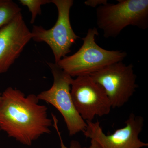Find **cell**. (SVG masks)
<instances>
[{"mask_svg": "<svg viewBox=\"0 0 148 148\" xmlns=\"http://www.w3.org/2000/svg\"><path fill=\"white\" fill-rule=\"evenodd\" d=\"M103 88L112 108H119L129 101L138 88L133 65L122 61L110 64L89 75Z\"/></svg>", "mask_w": 148, "mask_h": 148, "instance_id": "obj_6", "label": "cell"}, {"mask_svg": "<svg viewBox=\"0 0 148 148\" xmlns=\"http://www.w3.org/2000/svg\"><path fill=\"white\" fill-rule=\"evenodd\" d=\"M39 101L35 94L26 96L21 90L7 88L0 101V130L28 146L50 133L52 120L48 117L47 107Z\"/></svg>", "mask_w": 148, "mask_h": 148, "instance_id": "obj_1", "label": "cell"}, {"mask_svg": "<svg viewBox=\"0 0 148 148\" xmlns=\"http://www.w3.org/2000/svg\"><path fill=\"white\" fill-rule=\"evenodd\" d=\"M18 5L11 0H0V29L21 12Z\"/></svg>", "mask_w": 148, "mask_h": 148, "instance_id": "obj_10", "label": "cell"}, {"mask_svg": "<svg viewBox=\"0 0 148 148\" xmlns=\"http://www.w3.org/2000/svg\"><path fill=\"white\" fill-rule=\"evenodd\" d=\"M80 148H102L99 144L95 140H91L90 145L88 147H81Z\"/></svg>", "mask_w": 148, "mask_h": 148, "instance_id": "obj_14", "label": "cell"}, {"mask_svg": "<svg viewBox=\"0 0 148 148\" xmlns=\"http://www.w3.org/2000/svg\"><path fill=\"white\" fill-rule=\"evenodd\" d=\"M19 3L22 5L27 6L32 13L30 23L33 24L38 15L41 13L42 6L51 3V0H20Z\"/></svg>", "mask_w": 148, "mask_h": 148, "instance_id": "obj_11", "label": "cell"}, {"mask_svg": "<svg viewBox=\"0 0 148 148\" xmlns=\"http://www.w3.org/2000/svg\"><path fill=\"white\" fill-rule=\"evenodd\" d=\"M98 35L95 27L88 29L79 49L73 55L66 56L56 64L73 77L90 75L110 64L122 61L126 57L125 51L106 50L99 46L95 40Z\"/></svg>", "mask_w": 148, "mask_h": 148, "instance_id": "obj_2", "label": "cell"}, {"mask_svg": "<svg viewBox=\"0 0 148 148\" xmlns=\"http://www.w3.org/2000/svg\"><path fill=\"white\" fill-rule=\"evenodd\" d=\"M71 92L76 109L85 121L110 112L112 106L105 90L89 75L73 79Z\"/></svg>", "mask_w": 148, "mask_h": 148, "instance_id": "obj_7", "label": "cell"}, {"mask_svg": "<svg viewBox=\"0 0 148 148\" xmlns=\"http://www.w3.org/2000/svg\"><path fill=\"white\" fill-rule=\"evenodd\" d=\"M1 93H0V101H1Z\"/></svg>", "mask_w": 148, "mask_h": 148, "instance_id": "obj_15", "label": "cell"}, {"mask_svg": "<svg viewBox=\"0 0 148 148\" xmlns=\"http://www.w3.org/2000/svg\"><path fill=\"white\" fill-rule=\"evenodd\" d=\"M57 8L58 18L50 29L41 26H33L32 39L36 42L47 44L53 52L55 63L71 52V48L79 37L74 32L71 24L70 10L73 4V0H51Z\"/></svg>", "mask_w": 148, "mask_h": 148, "instance_id": "obj_5", "label": "cell"}, {"mask_svg": "<svg viewBox=\"0 0 148 148\" xmlns=\"http://www.w3.org/2000/svg\"><path fill=\"white\" fill-rule=\"evenodd\" d=\"M32 39L21 12L0 29V74L8 71Z\"/></svg>", "mask_w": 148, "mask_h": 148, "instance_id": "obj_9", "label": "cell"}, {"mask_svg": "<svg viewBox=\"0 0 148 148\" xmlns=\"http://www.w3.org/2000/svg\"><path fill=\"white\" fill-rule=\"evenodd\" d=\"M108 3L107 0H88L84 2L86 5L91 7L95 8Z\"/></svg>", "mask_w": 148, "mask_h": 148, "instance_id": "obj_13", "label": "cell"}, {"mask_svg": "<svg viewBox=\"0 0 148 148\" xmlns=\"http://www.w3.org/2000/svg\"><path fill=\"white\" fill-rule=\"evenodd\" d=\"M53 75V85L49 90L37 95L39 100L55 107L64 118L69 135L73 136L83 132L87 126L74 105L71 95L73 78L56 63L47 62Z\"/></svg>", "mask_w": 148, "mask_h": 148, "instance_id": "obj_4", "label": "cell"}, {"mask_svg": "<svg viewBox=\"0 0 148 148\" xmlns=\"http://www.w3.org/2000/svg\"><path fill=\"white\" fill-rule=\"evenodd\" d=\"M53 116V121H54V127H55L56 131L59 136V139H60V143H61V148H80L81 147L80 144L78 142L76 141H72L71 142V145L69 147H66V145H64V142H63V140H62V138H61V133L60 131H59L58 127V120L56 118L55 116L52 115Z\"/></svg>", "mask_w": 148, "mask_h": 148, "instance_id": "obj_12", "label": "cell"}, {"mask_svg": "<svg viewBox=\"0 0 148 148\" xmlns=\"http://www.w3.org/2000/svg\"><path fill=\"white\" fill-rule=\"evenodd\" d=\"M87 126L84 131L86 138L95 140L102 148H141L148 147L139 138L143 130L144 119L140 116L131 113L125 122V126L116 130L110 135H106L98 121H86Z\"/></svg>", "mask_w": 148, "mask_h": 148, "instance_id": "obj_8", "label": "cell"}, {"mask_svg": "<svg viewBox=\"0 0 148 148\" xmlns=\"http://www.w3.org/2000/svg\"><path fill=\"white\" fill-rule=\"evenodd\" d=\"M107 3L96 10L97 26L106 38H116L128 26L146 30L148 28V0H117Z\"/></svg>", "mask_w": 148, "mask_h": 148, "instance_id": "obj_3", "label": "cell"}]
</instances>
